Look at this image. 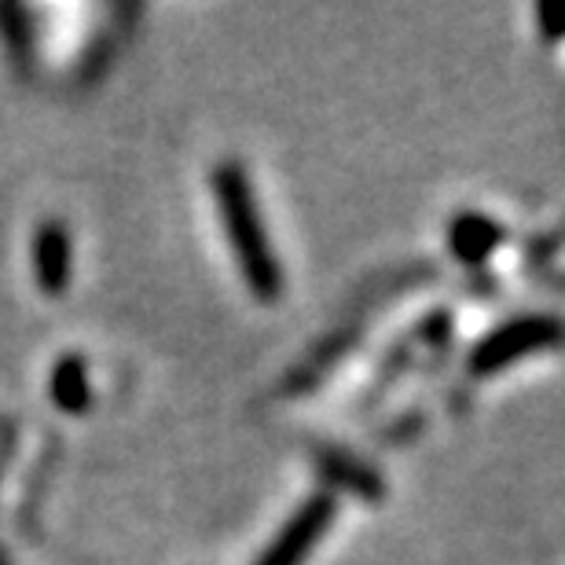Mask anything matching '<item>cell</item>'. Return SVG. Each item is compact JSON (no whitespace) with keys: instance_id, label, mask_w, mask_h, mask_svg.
<instances>
[{"instance_id":"52a82bcc","label":"cell","mask_w":565,"mask_h":565,"mask_svg":"<svg viewBox=\"0 0 565 565\" xmlns=\"http://www.w3.org/2000/svg\"><path fill=\"white\" fill-rule=\"evenodd\" d=\"M316 462H320L323 478H331L338 489L356 492V495H367V500H379V495H382V481L364 467V462H356L353 456H345V451L327 448V451H320V456H316Z\"/></svg>"},{"instance_id":"5b68a950","label":"cell","mask_w":565,"mask_h":565,"mask_svg":"<svg viewBox=\"0 0 565 565\" xmlns=\"http://www.w3.org/2000/svg\"><path fill=\"white\" fill-rule=\"evenodd\" d=\"M503 232L500 224L489 221L484 213H462V217L451 221L448 228V243H451V254L467 265H481L495 246H500Z\"/></svg>"},{"instance_id":"7a4b0ae2","label":"cell","mask_w":565,"mask_h":565,"mask_svg":"<svg viewBox=\"0 0 565 565\" xmlns=\"http://www.w3.org/2000/svg\"><path fill=\"white\" fill-rule=\"evenodd\" d=\"M565 342V323L551 320V316H525V320H514L492 331L484 342L473 349L470 356V371L473 375H492V371H503L518 364L529 353H540V349H551Z\"/></svg>"},{"instance_id":"ba28073f","label":"cell","mask_w":565,"mask_h":565,"mask_svg":"<svg viewBox=\"0 0 565 565\" xmlns=\"http://www.w3.org/2000/svg\"><path fill=\"white\" fill-rule=\"evenodd\" d=\"M0 38H4L11 60H15L19 66L30 63L33 30H30V15L19 4H0Z\"/></svg>"},{"instance_id":"9c48e42d","label":"cell","mask_w":565,"mask_h":565,"mask_svg":"<svg viewBox=\"0 0 565 565\" xmlns=\"http://www.w3.org/2000/svg\"><path fill=\"white\" fill-rule=\"evenodd\" d=\"M536 15L547 41H565V4H540Z\"/></svg>"},{"instance_id":"8992f818","label":"cell","mask_w":565,"mask_h":565,"mask_svg":"<svg viewBox=\"0 0 565 565\" xmlns=\"http://www.w3.org/2000/svg\"><path fill=\"white\" fill-rule=\"evenodd\" d=\"M52 404L66 415H85L93 404V386H88V367L82 356H63L55 360L52 379H49Z\"/></svg>"},{"instance_id":"30bf717a","label":"cell","mask_w":565,"mask_h":565,"mask_svg":"<svg viewBox=\"0 0 565 565\" xmlns=\"http://www.w3.org/2000/svg\"><path fill=\"white\" fill-rule=\"evenodd\" d=\"M0 565H8V562H4V558H0Z\"/></svg>"},{"instance_id":"6da1fadb","label":"cell","mask_w":565,"mask_h":565,"mask_svg":"<svg viewBox=\"0 0 565 565\" xmlns=\"http://www.w3.org/2000/svg\"><path fill=\"white\" fill-rule=\"evenodd\" d=\"M213 191H217L224 235H228L235 262L243 268L246 287L254 290L257 301H276L282 290V273L273 254V243H268V235H265L262 213H257L250 180H246L243 166H235V162L221 166L217 173H213Z\"/></svg>"},{"instance_id":"3957f363","label":"cell","mask_w":565,"mask_h":565,"mask_svg":"<svg viewBox=\"0 0 565 565\" xmlns=\"http://www.w3.org/2000/svg\"><path fill=\"white\" fill-rule=\"evenodd\" d=\"M331 522H334V500L331 495H312V500L282 525V533L273 540V547L254 565H301L309 558V551L323 540L327 529H331Z\"/></svg>"},{"instance_id":"277c9868","label":"cell","mask_w":565,"mask_h":565,"mask_svg":"<svg viewBox=\"0 0 565 565\" xmlns=\"http://www.w3.org/2000/svg\"><path fill=\"white\" fill-rule=\"evenodd\" d=\"M33 273L44 294L60 298L71 287L74 273V246H71V228L63 221H44L38 235H33Z\"/></svg>"}]
</instances>
